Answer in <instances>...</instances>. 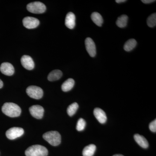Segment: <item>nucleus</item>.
I'll return each mask as SVG.
<instances>
[{
  "label": "nucleus",
  "instance_id": "f257e3e1",
  "mask_svg": "<svg viewBox=\"0 0 156 156\" xmlns=\"http://www.w3.org/2000/svg\"><path fill=\"white\" fill-rule=\"evenodd\" d=\"M2 111L6 115L10 117L19 116L21 114L20 108L16 104L12 102H6L2 107Z\"/></svg>",
  "mask_w": 156,
  "mask_h": 156
},
{
  "label": "nucleus",
  "instance_id": "f03ea898",
  "mask_svg": "<svg viewBox=\"0 0 156 156\" xmlns=\"http://www.w3.org/2000/svg\"><path fill=\"white\" fill-rule=\"evenodd\" d=\"M26 156H47L48 150L45 147L41 145H34L29 147L25 152Z\"/></svg>",
  "mask_w": 156,
  "mask_h": 156
},
{
  "label": "nucleus",
  "instance_id": "7ed1b4c3",
  "mask_svg": "<svg viewBox=\"0 0 156 156\" xmlns=\"http://www.w3.org/2000/svg\"><path fill=\"white\" fill-rule=\"evenodd\" d=\"M43 136L44 139L51 145L56 146L61 143V135L58 131H48L44 134Z\"/></svg>",
  "mask_w": 156,
  "mask_h": 156
},
{
  "label": "nucleus",
  "instance_id": "20e7f679",
  "mask_svg": "<svg viewBox=\"0 0 156 156\" xmlns=\"http://www.w3.org/2000/svg\"><path fill=\"white\" fill-rule=\"evenodd\" d=\"M27 9L30 12L34 14H42L46 10L44 4L41 2H36L30 3L27 6Z\"/></svg>",
  "mask_w": 156,
  "mask_h": 156
},
{
  "label": "nucleus",
  "instance_id": "39448f33",
  "mask_svg": "<svg viewBox=\"0 0 156 156\" xmlns=\"http://www.w3.org/2000/svg\"><path fill=\"white\" fill-rule=\"evenodd\" d=\"M27 95L31 98L39 99L43 96V90L40 87L35 86H31L27 87L26 89Z\"/></svg>",
  "mask_w": 156,
  "mask_h": 156
},
{
  "label": "nucleus",
  "instance_id": "423d86ee",
  "mask_svg": "<svg viewBox=\"0 0 156 156\" xmlns=\"http://www.w3.org/2000/svg\"><path fill=\"white\" fill-rule=\"evenodd\" d=\"M24 133L23 128L19 127H13L10 128L6 132V135L8 138L14 140L22 136Z\"/></svg>",
  "mask_w": 156,
  "mask_h": 156
},
{
  "label": "nucleus",
  "instance_id": "0eeeda50",
  "mask_svg": "<svg viewBox=\"0 0 156 156\" xmlns=\"http://www.w3.org/2000/svg\"><path fill=\"white\" fill-rule=\"evenodd\" d=\"M24 27L29 29L36 28L40 24L38 19L33 17H27L23 20Z\"/></svg>",
  "mask_w": 156,
  "mask_h": 156
},
{
  "label": "nucleus",
  "instance_id": "6e6552de",
  "mask_svg": "<svg viewBox=\"0 0 156 156\" xmlns=\"http://www.w3.org/2000/svg\"><path fill=\"white\" fill-rule=\"evenodd\" d=\"M29 111L33 117L40 119L43 118L44 110L43 107L41 105H34L30 108Z\"/></svg>",
  "mask_w": 156,
  "mask_h": 156
},
{
  "label": "nucleus",
  "instance_id": "1a4fd4ad",
  "mask_svg": "<svg viewBox=\"0 0 156 156\" xmlns=\"http://www.w3.org/2000/svg\"><path fill=\"white\" fill-rule=\"evenodd\" d=\"M85 46L89 55L92 57L95 56L96 54V47L95 43L91 38L88 37L86 39Z\"/></svg>",
  "mask_w": 156,
  "mask_h": 156
},
{
  "label": "nucleus",
  "instance_id": "9d476101",
  "mask_svg": "<svg viewBox=\"0 0 156 156\" xmlns=\"http://www.w3.org/2000/svg\"><path fill=\"white\" fill-rule=\"evenodd\" d=\"M21 63L22 66L26 69L31 70L34 68V62L30 56L24 55L21 57Z\"/></svg>",
  "mask_w": 156,
  "mask_h": 156
},
{
  "label": "nucleus",
  "instance_id": "9b49d317",
  "mask_svg": "<svg viewBox=\"0 0 156 156\" xmlns=\"http://www.w3.org/2000/svg\"><path fill=\"white\" fill-rule=\"evenodd\" d=\"M0 70L3 74L11 76L13 75L14 73V66L9 62H4L1 64Z\"/></svg>",
  "mask_w": 156,
  "mask_h": 156
},
{
  "label": "nucleus",
  "instance_id": "f8f14e48",
  "mask_svg": "<svg viewBox=\"0 0 156 156\" xmlns=\"http://www.w3.org/2000/svg\"><path fill=\"white\" fill-rule=\"evenodd\" d=\"M65 25L66 27L73 29L76 25V17L73 12H70L66 15L65 19Z\"/></svg>",
  "mask_w": 156,
  "mask_h": 156
},
{
  "label": "nucleus",
  "instance_id": "ddd939ff",
  "mask_svg": "<svg viewBox=\"0 0 156 156\" xmlns=\"http://www.w3.org/2000/svg\"><path fill=\"white\" fill-rule=\"evenodd\" d=\"M94 115L98 122L101 124H104L106 122V114L103 110L100 108H96L94 110Z\"/></svg>",
  "mask_w": 156,
  "mask_h": 156
},
{
  "label": "nucleus",
  "instance_id": "4468645a",
  "mask_svg": "<svg viewBox=\"0 0 156 156\" xmlns=\"http://www.w3.org/2000/svg\"><path fill=\"white\" fill-rule=\"evenodd\" d=\"M134 139L141 147L144 148H147L148 147V142L144 136L136 134L134 135Z\"/></svg>",
  "mask_w": 156,
  "mask_h": 156
},
{
  "label": "nucleus",
  "instance_id": "2eb2a0df",
  "mask_svg": "<svg viewBox=\"0 0 156 156\" xmlns=\"http://www.w3.org/2000/svg\"><path fill=\"white\" fill-rule=\"evenodd\" d=\"M75 84V81L71 78L68 79L65 81L62 85V89L64 92H67L71 90L74 87Z\"/></svg>",
  "mask_w": 156,
  "mask_h": 156
},
{
  "label": "nucleus",
  "instance_id": "dca6fc26",
  "mask_svg": "<svg viewBox=\"0 0 156 156\" xmlns=\"http://www.w3.org/2000/svg\"><path fill=\"white\" fill-rule=\"evenodd\" d=\"M62 76V73L61 71L56 69L52 71L49 73L48 76V80L54 81L59 80Z\"/></svg>",
  "mask_w": 156,
  "mask_h": 156
},
{
  "label": "nucleus",
  "instance_id": "f3484780",
  "mask_svg": "<svg viewBox=\"0 0 156 156\" xmlns=\"http://www.w3.org/2000/svg\"><path fill=\"white\" fill-rule=\"evenodd\" d=\"M96 146L89 144L84 148L83 151V156H93L96 151Z\"/></svg>",
  "mask_w": 156,
  "mask_h": 156
},
{
  "label": "nucleus",
  "instance_id": "a211bd4d",
  "mask_svg": "<svg viewBox=\"0 0 156 156\" xmlns=\"http://www.w3.org/2000/svg\"><path fill=\"white\" fill-rule=\"evenodd\" d=\"M91 19L93 22L98 26L101 27L103 23V19L102 16L98 12H93L91 14Z\"/></svg>",
  "mask_w": 156,
  "mask_h": 156
},
{
  "label": "nucleus",
  "instance_id": "6ab92c4d",
  "mask_svg": "<svg viewBox=\"0 0 156 156\" xmlns=\"http://www.w3.org/2000/svg\"><path fill=\"white\" fill-rule=\"evenodd\" d=\"M136 40L134 39H130L124 45V50L127 52L131 51L136 47Z\"/></svg>",
  "mask_w": 156,
  "mask_h": 156
},
{
  "label": "nucleus",
  "instance_id": "aec40b11",
  "mask_svg": "<svg viewBox=\"0 0 156 156\" xmlns=\"http://www.w3.org/2000/svg\"><path fill=\"white\" fill-rule=\"evenodd\" d=\"M128 20V16L126 15H122L118 18L116 23L119 27L124 28L127 26Z\"/></svg>",
  "mask_w": 156,
  "mask_h": 156
},
{
  "label": "nucleus",
  "instance_id": "412c9836",
  "mask_svg": "<svg viewBox=\"0 0 156 156\" xmlns=\"http://www.w3.org/2000/svg\"><path fill=\"white\" fill-rule=\"evenodd\" d=\"M78 108H79V105L76 102H74L72 104L69 106L67 109L68 114L69 116H72L76 113Z\"/></svg>",
  "mask_w": 156,
  "mask_h": 156
},
{
  "label": "nucleus",
  "instance_id": "4be33fe9",
  "mask_svg": "<svg viewBox=\"0 0 156 156\" xmlns=\"http://www.w3.org/2000/svg\"><path fill=\"white\" fill-rule=\"evenodd\" d=\"M147 24L150 27H154L156 25V14H152L147 19Z\"/></svg>",
  "mask_w": 156,
  "mask_h": 156
},
{
  "label": "nucleus",
  "instance_id": "5701e85b",
  "mask_svg": "<svg viewBox=\"0 0 156 156\" xmlns=\"http://www.w3.org/2000/svg\"><path fill=\"white\" fill-rule=\"evenodd\" d=\"M86 126V122L83 119H79L77 123L76 129L78 131H82L84 130Z\"/></svg>",
  "mask_w": 156,
  "mask_h": 156
},
{
  "label": "nucleus",
  "instance_id": "b1692460",
  "mask_svg": "<svg viewBox=\"0 0 156 156\" xmlns=\"http://www.w3.org/2000/svg\"><path fill=\"white\" fill-rule=\"evenodd\" d=\"M150 130L153 132H156V120H154L153 122L150 124L149 125Z\"/></svg>",
  "mask_w": 156,
  "mask_h": 156
},
{
  "label": "nucleus",
  "instance_id": "393cba45",
  "mask_svg": "<svg viewBox=\"0 0 156 156\" xmlns=\"http://www.w3.org/2000/svg\"><path fill=\"white\" fill-rule=\"evenodd\" d=\"M141 2L144 4H147L154 2H156V1H154V0H142Z\"/></svg>",
  "mask_w": 156,
  "mask_h": 156
},
{
  "label": "nucleus",
  "instance_id": "a878e982",
  "mask_svg": "<svg viewBox=\"0 0 156 156\" xmlns=\"http://www.w3.org/2000/svg\"><path fill=\"white\" fill-rule=\"evenodd\" d=\"M115 2L117 3H121L125 2H126V0H116Z\"/></svg>",
  "mask_w": 156,
  "mask_h": 156
},
{
  "label": "nucleus",
  "instance_id": "bb28decb",
  "mask_svg": "<svg viewBox=\"0 0 156 156\" xmlns=\"http://www.w3.org/2000/svg\"><path fill=\"white\" fill-rule=\"evenodd\" d=\"M3 87V83L2 80L0 79V89L2 88Z\"/></svg>",
  "mask_w": 156,
  "mask_h": 156
},
{
  "label": "nucleus",
  "instance_id": "cd10ccee",
  "mask_svg": "<svg viewBox=\"0 0 156 156\" xmlns=\"http://www.w3.org/2000/svg\"><path fill=\"white\" fill-rule=\"evenodd\" d=\"M113 156H124L122 155V154H115Z\"/></svg>",
  "mask_w": 156,
  "mask_h": 156
}]
</instances>
